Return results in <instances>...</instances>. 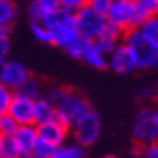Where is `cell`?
<instances>
[{"mask_svg": "<svg viewBox=\"0 0 158 158\" xmlns=\"http://www.w3.org/2000/svg\"><path fill=\"white\" fill-rule=\"evenodd\" d=\"M123 44L131 50L137 69H158V42L132 29L123 34Z\"/></svg>", "mask_w": 158, "mask_h": 158, "instance_id": "cell-1", "label": "cell"}, {"mask_svg": "<svg viewBox=\"0 0 158 158\" xmlns=\"http://www.w3.org/2000/svg\"><path fill=\"white\" fill-rule=\"evenodd\" d=\"M90 110L92 106L89 103V100L82 94H79L76 90H69V89H66L64 95L55 105L56 119L68 127H71L82 114H85Z\"/></svg>", "mask_w": 158, "mask_h": 158, "instance_id": "cell-2", "label": "cell"}, {"mask_svg": "<svg viewBox=\"0 0 158 158\" xmlns=\"http://www.w3.org/2000/svg\"><path fill=\"white\" fill-rule=\"evenodd\" d=\"M132 137L139 147L158 142V110L153 106H142L135 113L132 123Z\"/></svg>", "mask_w": 158, "mask_h": 158, "instance_id": "cell-3", "label": "cell"}, {"mask_svg": "<svg viewBox=\"0 0 158 158\" xmlns=\"http://www.w3.org/2000/svg\"><path fill=\"white\" fill-rule=\"evenodd\" d=\"M69 129L73 131L74 142L85 148L94 145L98 140L100 131H102V121H100V116L94 110H90L85 114H82Z\"/></svg>", "mask_w": 158, "mask_h": 158, "instance_id": "cell-4", "label": "cell"}, {"mask_svg": "<svg viewBox=\"0 0 158 158\" xmlns=\"http://www.w3.org/2000/svg\"><path fill=\"white\" fill-rule=\"evenodd\" d=\"M74 27L81 39L94 42L105 31L106 21L105 16L95 13L89 6H84V8L74 13Z\"/></svg>", "mask_w": 158, "mask_h": 158, "instance_id": "cell-5", "label": "cell"}, {"mask_svg": "<svg viewBox=\"0 0 158 158\" xmlns=\"http://www.w3.org/2000/svg\"><path fill=\"white\" fill-rule=\"evenodd\" d=\"M106 24L118 29L119 32H127L134 29V5L129 2L114 0L110 6L108 13L105 15Z\"/></svg>", "mask_w": 158, "mask_h": 158, "instance_id": "cell-6", "label": "cell"}, {"mask_svg": "<svg viewBox=\"0 0 158 158\" xmlns=\"http://www.w3.org/2000/svg\"><path fill=\"white\" fill-rule=\"evenodd\" d=\"M29 74L31 73L27 71V68L23 63L15 61V60H6L0 66V84L3 87L10 89L11 92H15L27 79Z\"/></svg>", "mask_w": 158, "mask_h": 158, "instance_id": "cell-7", "label": "cell"}, {"mask_svg": "<svg viewBox=\"0 0 158 158\" xmlns=\"http://www.w3.org/2000/svg\"><path fill=\"white\" fill-rule=\"evenodd\" d=\"M106 64H108V68L111 71H114L116 74H131L137 69L131 50H129L124 44H119L108 55Z\"/></svg>", "mask_w": 158, "mask_h": 158, "instance_id": "cell-8", "label": "cell"}, {"mask_svg": "<svg viewBox=\"0 0 158 158\" xmlns=\"http://www.w3.org/2000/svg\"><path fill=\"white\" fill-rule=\"evenodd\" d=\"M8 114L15 119V123L18 126L34 124V102L13 94L10 108H8Z\"/></svg>", "mask_w": 158, "mask_h": 158, "instance_id": "cell-9", "label": "cell"}, {"mask_svg": "<svg viewBox=\"0 0 158 158\" xmlns=\"http://www.w3.org/2000/svg\"><path fill=\"white\" fill-rule=\"evenodd\" d=\"M35 131H37L39 139L52 143L55 147H60V145H63L66 137H68L69 127L64 126L63 123H60L58 119H53V121H48L45 124L35 126Z\"/></svg>", "mask_w": 158, "mask_h": 158, "instance_id": "cell-10", "label": "cell"}, {"mask_svg": "<svg viewBox=\"0 0 158 158\" xmlns=\"http://www.w3.org/2000/svg\"><path fill=\"white\" fill-rule=\"evenodd\" d=\"M13 140H15L19 156H29L32 153L34 143L37 140V131H35L34 124H27V126H18V129L15 131V134L11 135Z\"/></svg>", "mask_w": 158, "mask_h": 158, "instance_id": "cell-11", "label": "cell"}, {"mask_svg": "<svg viewBox=\"0 0 158 158\" xmlns=\"http://www.w3.org/2000/svg\"><path fill=\"white\" fill-rule=\"evenodd\" d=\"M60 8L58 0H32L26 8V13L29 16L31 23H40L48 13Z\"/></svg>", "mask_w": 158, "mask_h": 158, "instance_id": "cell-12", "label": "cell"}, {"mask_svg": "<svg viewBox=\"0 0 158 158\" xmlns=\"http://www.w3.org/2000/svg\"><path fill=\"white\" fill-rule=\"evenodd\" d=\"M121 39H123V32H119L118 29H114V27L106 24L105 31L94 40V44L98 47V50L105 56H108L113 50L121 44Z\"/></svg>", "mask_w": 158, "mask_h": 158, "instance_id": "cell-13", "label": "cell"}, {"mask_svg": "<svg viewBox=\"0 0 158 158\" xmlns=\"http://www.w3.org/2000/svg\"><path fill=\"white\" fill-rule=\"evenodd\" d=\"M79 39L81 37H79L74 24L73 26H63V27H58V29L52 31V45L60 47L63 50H66L68 47L76 44Z\"/></svg>", "mask_w": 158, "mask_h": 158, "instance_id": "cell-14", "label": "cell"}, {"mask_svg": "<svg viewBox=\"0 0 158 158\" xmlns=\"http://www.w3.org/2000/svg\"><path fill=\"white\" fill-rule=\"evenodd\" d=\"M53 119H56L55 105H52L44 97H39L37 100H34V126L45 124Z\"/></svg>", "mask_w": 158, "mask_h": 158, "instance_id": "cell-15", "label": "cell"}, {"mask_svg": "<svg viewBox=\"0 0 158 158\" xmlns=\"http://www.w3.org/2000/svg\"><path fill=\"white\" fill-rule=\"evenodd\" d=\"M40 23L45 27H48L50 31H55V29L63 27V26H73L74 24V13L66 11L63 8H58L52 13H48Z\"/></svg>", "mask_w": 158, "mask_h": 158, "instance_id": "cell-16", "label": "cell"}, {"mask_svg": "<svg viewBox=\"0 0 158 158\" xmlns=\"http://www.w3.org/2000/svg\"><path fill=\"white\" fill-rule=\"evenodd\" d=\"M42 92H44V89H42V82L39 77H35L32 74L27 76V79L19 85V87L13 92L15 95H19V97H24L27 100H37L39 97H42Z\"/></svg>", "mask_w": 158, "mask_h": 158, "instance_id": "cell-17", "label": "cell"}, {"mask_svg": "<svg viewBox=\"0 0 158 158\" xmlns=\"http://www.w3.org/2000/svg\"><path fill=\"white\" fill-rule=\"evenodd\" d=\"M81 60L85 61L89 66H94L95 69H105L106 66H108V64H106V56L100 52L98 47L90 40L85 42V47H84Z\"/></svg>", "mask_w": 158, "mask_h": 158, "instance_id": "cell-18", "label": "cell"}, {"mask_svg": "<svg viewBox=\"0 0 158 158\" xmlns=\"http://www.w3.org/2000/svg\"><path fill=\"white\" fill-rule=\"evenodd\" d=\"M84 156H85V148L73 142V143H63V145L56 147L52 158H84Z\"/></svg>", "mask_w": 158, "mask_h": 158, "instance_id": "cell-19", "label": "cell"}, {"mask_svg": "<svg viewBox=\"0 0 158 158\" xmlns=\"http://www.w3.org/2000/svg\"><path fill=\"white\" fill-rule=\"evenodd\" d=\"M132 5L145 19L158 16V0H134Z\"/></svg>", "mask_w": 158, "mask_h": 158, "instance_id": "cell-20", "label": "cell"}, {"mask_svg": "<svg viewBox=\"0 0 158 158\" xmlns=\"http://www.w3.org/2000/svg\"><path fill=\"white\" fill-rule=\"evenodd\" d=\"M18 18V8L15 3L0 2V26H11Z\"/></svg>", "mask_w": 158, "mask_h": 158, "instance_id": "cell-21", "label": "cell"}, {"mask_svg": "<svg viewBox=\"0 0 158 158\" xmlns=\"http://www.w3.org/2000/svg\"><path fill=\"white\" fill-rule=\"evenodd\" d=\"M137 31H139L140 34L145 35L147 39L153 40V42H158V16L147 18V19L139 26Z\"/></svg>", "mask_w": 158, "mask_h": 158, "instance_id": "cell-22", "label": "cell"}, {"mask_svg": "<svg viewBox=\"0 0 158 158\" xmlns=\"http://www.w3.org/2000/svg\"><path fill=\"white\" fill-rule=\"evenodd\" d=\"M31 34L40 44L52 45V31L48 27H45L42 23H31Z\"/></svg>", "mask_w": 158, "mask_h": 158, "instance_id": "cell-23", "label": "cell"}, {"mask_svg": "<svg viewBox=\"0 0 158 158\" xmlns=\"http://www.w3.org/2000/svg\"><path fill=\"white\" fill-rule=\"evenodd\" d=\"M55 150H56L55 145H52V143H48V142H45V140H42V139L37 137L31 155L39 156V158H52L53 153H55Z\"/></svg>", "mask_w": 158, "mask_h": 158, "instance_id": "cell-24", "label": "cell"}, {"mask_svg": "<svg viewBox=\"0 0 158 158\" xmlns=\"http://www.w3.org/2000/svg\"><path fill=\"white\" fill-rule=\"evenodd\" d=\"M16 129H18V124L15 123V119L8 113L0 116V135L2 137H10V135L15 134Z\"/></svg>", "mask_w": 158, "mask_h": 158, "instance_id": "cell-25", "label": "cell"}, {"mask_svg": "<svg viewBox=\"0 0 158 158\" xmlns=\"http://www.w3.org/2000/svg\"><path fill=\"white\" fill-rule=\"evenodd\" d=\"M2 156L3 158H21L18 147L11 135L10 137H3V140H2Z\"/></svg>", "mask_w": 158, "mask_h": 158, "instance_id": "cell-26", "label": "cell"}, {"mask_svg": "<svg viewBox=\"0 0 158 158\" xmlns=\"http://www.w3.org/2000/svg\"><path fill=\"white\" fill-rule=\"evenodd\" d=\"M64 92H66V87H60V85H50L48 89H45L42 92V97L45 100H48L52 105H56V102L64 95Z\"/></svg>", "mask_w": 158, "mask_h": 158, "instance_id": "cell-27", "label": "cell"}, {"mask_svg": "<svg viewBox=\"0 0 158 158\" xmlns=\"http://www.w3.org/2000/svg\"><path fill=\"white\" fill-rule=\"evenodd\" d=\"M113 2L114 0H87V5L85 6H89L90 10H94L98 15L105 16L106 13H108L110 6L113 5Z\"/></svg>", "mask_w": 158, "mask_h": 158, "instance_id": "cell-28", "label": "cell"}, {"mask_svg": "<svg viewBox=\"0 0 158 158\" xmlns=\"http://www.w3.org/2000/svg\"><path fill=\"white\" fill-rule=\"evenodd\" d=\"M11 98H13V92L0 84V116L5 114V113H8Z\"/></svg>", "mask_w": 158, "mask_h": 158, "instance_id": "cell-29", "label": "cell"}, {"mask_svg": "<svg viewBox=\"0 0 158 158\" xmlns=\"http://www.w3.org/2000/svg\"><path fill=\"white\" fill-rule=\"evenodd\" d=\"M58 2H60V8L71 13H76L87 5V0H58Z\"/></svg>", "mask_w": 158, "mask_h": 158, "instance_id": "cell-30", "label": "cell"}, {"mask_svg": "<svg viewBox=\"0 0 158 158\" xmlns=\"http://www.w3.org/2000/svg\"><path fill=\"white\" fill-rule=\"evenodd\" d=\"M85 42L87 40H84V39H79L76 44H73L71 47H68L64 52H66L71 58H74V60H81V56H82V52H84V47H85Z\"/></svg>", "mask_w": 158, "mask_h": 158, "instance_id": "cell-31", "label": "cell"}, {"mask_svg": "<svg viewBox=\"0 0 158 158\" xmlns=\"http://www.w3.org/2000/svg\"><path fill=\"white\" fill-rule=\"evenodd\" d=\"M139 155H140V158H158V142L140 147Z\"/></svg>", "mask_w": 158, "mask_h": 158, "instance_id": "cell-32", "label": "cell"}, {"mask_svg": "<svg viewBox=\"0 0 158 158\" xmlns=\"http://www.w3.org/2000/svg\"><path fill=\"white\" fill-rule=\"evenodd\" d=\"M8 53H10V40L0 42V66L8 60Z\"/></svg>", "mask_w": 158, "mask_h": 158, "instance_id": "cell-33", "label": "cell"}, {"mask_svg": "<svg viewBox=\"0 0 158 158\" xmlns=\"http://www.w3.org/2000/svg\"><path fill=\"white\" fill-rule=\"evenodd\" d=\"M10 37V27L8 26H0V42L8 40Z\"/></svg>", "mask_w": 158, "mask_h": 158, "instance_id": "cell-34", "label": "cell"}, {"mask_svg": "<svg viewBox=\"0 0 158 158\" xmlns=\"http://www.w3.org/2000/svg\"><path fill=\"white\" fill-rule=\"evenodd\" d=\"M153 102H155V105H158V87L155 89V92H153ZM158 110V108H156Z\"/></svg>", "mask_w": 158, "mask_h": 158, "instance_id": "cell-35", "label": "cell"}, {"mask_svg": "<svg viewBox=\"0 0 158 158\" xmlns=\"http://www.w3.org/2000/svg\"><path fill=\"white\" fill-rule=\"evenodd\" d=\"M148 95H150V90L148 89H143L142 90V97H148Z\"/></svg>", "mask_w": 158, "mask_h": 158, "instance_id": "cell-36", "label": "cell"}, {"mask_svg": "<svg viewBox=\"0 0 158 158\" xmlns=\"http://www.w3.org/2000/svg\"><path fill=\"white\" fill-rule=\"evenodd\" d=\"M2 140H3V137L0 135V158H2Z\"/></svg>", "mask_w": 158, "mask_h": 158, "instance_id": "cell-37", "label": "cell"}, {"mask_svg": "<svg viewBox=\"0 0 158 158\" xmlns=\"http://www.w3.org/2000/svg\"><path fill=\"white\" fill-rule=\"evenodd\" d=\"M102 158H119V156H116V155H105V156H102Z\"/></svg>", "mask_w": 158, "mask_h": 158, "instance_id": "cell-38", "label": "cell"}, {"mask_svg": "<svg viewBox=\"0 0 158 158\" xmlns=\"http://www.w3.org/2000/svg\"><path fill=\"white\" fill-rule=\"evenodd\" d=\"M0 2H5V3H15V0H0Z\"/></svg>", "mask_w": 158, "mask_h": 158, "instance_id": "cell-39", "label": "cell"}, {"mask_svg": "<svg viewBox=\"0 0 158 158\" xmlns=\"http://www.w3.org/2000/svg\"><path fill=\"white\" fill-rule=\"evenodd\" d=\"M119 2H129V3H132L134 0H119Z\"/></svg>", "mask_w": 158, "mask_h": 158, "instance_id": "cell-40", "label": "cell"}, {"mask_svg": "<svg viewBox=\"0 0 158 158\" xmlns=\"http://www.w3.org/2000/svg\"><path fill=\"white\" fill-rule=\"evenodd\" d=\"M24 158H39V156H34V155H29V156H24Z\"/></svg>", "mask_w": 158, "mask_h": 158, "instance_id": "cell-41", "label": "cell"}, {"mask_svg": "<svg viewBox=\"0 0 158 158\" xmlns=\"http://www.w3.org/2000/svg\"><path fill=\"white\" fill-rule=\"evenodd\" d=\"M2 158H3V156H2Z\"/></svg>", "mask_w": 158, "mask_h": 158, "instance_id": "cell-42", "label": "cell"}]
</instances>
